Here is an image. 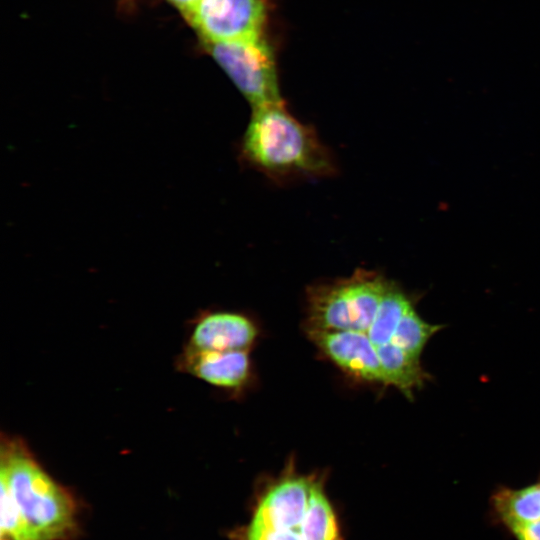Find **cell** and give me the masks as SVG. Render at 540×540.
Masks as SVG:
<instances>
[{
	"instance_id": "obj_1",
	"label": "cell",
	"mask_w": 540,
	"mask_h": 540,
	"mask_svg": "<svg viewBox=\"0 0 540 540\" xmlns=\"http://www.w3.org/2000/svg\"><path fill=\"white\" fill-rule=\"evenodd\" d=\"M241 155L252 167L277 180L327 176L335 170L314 130L294 118L282 102L253 108Z\"/></svg>"
},
{
	"instance_id": "obj_2",
	"label": "cell",
	"mask_w": 540,
	"mask_h": 540,
	"mask_svg": "<svg viewBox=\"0 0 540 540\" xmlns=\"http://www.w3.org/2000/svg\"><path fill=\"white\" fill-rule=\"evenodd\" d=\"M0 480L38 540H67L77 531L76 503L37 462L23 441L2 439Z\"/></svg>"
},
{
	"instance_id": "obj_3",
	"label": "cell",
	"mask_w": 540,
	"mask_h": 540,
	"mask_svg": "<svg viewBox=\"0 0 540 540\" xmlns=\"http://www.w3.org/2000/svg\"><path fill=\"white\" fill-rule=\"evenodd\" d=\"M204 46L253 108L282 102L274 56L262 35Z\"/></svg>"
},
{
	"instance_id": "obj_4",
	"label": "cell",
	"mask_w": 540,
	"mask_h": 540,
	"mask_svg": "<svg viewBox=\"0 0 540 540\" xmlns=\"http://www.w3.org/2000/svg\"><path fill=\"white\" fill-rule=\"evenodd\" d=\"M318 476L302 474L289 462L277 477L267 480L256 492L250 522L297 532Z\"/></svg>"
},
{
	"instance_id": "obj_5",
	"label": "cell",
	"mask_w": 540,
	"mask_h": 540,
	"mask_svg": "<svg viewBox=\"0 0 540 540\" xmlns=\"http://www.w3.org/2000/svg\"><path fill=\"white\" fill-rule=\"evenodd\" d=\"M203 42H225L262 35L265 0H198L183 13Z\"/></svg>"
},
{
	"instance_id": "obj_6",
	"label": "cell",
	"mask_w": 540,
	"mask_h": 540,
	"mask_svg": "<svg viewBox=\"0 0 540 540\" xmlns=\"http://www.w3.org/2000/svg\"><path fill=\"white\" fill-rule=\"evenodd\" d=\"M258 336L256 325L233 312H211L198 319L187 348L194 350H249Z\"/></svg>"
},
{
	"instance_id": "obj_7",
	"label": "cell",
	"mask_w": 540,
	"mask_h": 540,
	"mask_svg": "<svg viewBox=\"0 0 540 540\" xmlns=\"http://www.w3.org/2000/svg\"><path fill=\"white\" fill-rule=\"evenodd\" d=\"M183 368L193 376L220 388L237 390L251 374L249 350H194L187 348Z\"/></svg>"
},
{
	"instance_id": "obj_8",
	"label": "cell",
	"mask_w": 540,
	"mask_h": 540,
	"mask_svg": "<svg viewBox=\"0 0 540 540\" xmlns=\"http://www.w3.org/2000/svg\"><path fill=\"white\" fill-rule=\"evenodd\" d=\"M302 540H344L338 515L325 490V479L319 475L309 506L298 530Z\"/></svg>"
},
{
	"instance_id": "obj_9",
	"label": "cell",
	"mask_w": 540,
	"mask_h": 540,
	"mask_svg": "<svg viewBox=\"0 0 540 540\" xmlns=\"http://www.w3.org/2000/svg\"><path fill=\"white\" fill-rule=\"evenodd\" d=\"M497 518L508 528L540 520V481L520 489L499 488L491 498Z\"/></svg>"
},
{
	"instance_id": "obj_10",
	"label": "cell",
	"mask_w": 540,
	"mask_h": 540,
	"mask_svg": "<svg viewBox=\"0 0 540 540\" xmlns=\"http://www.w3.org/2000/svg\"><path fill=\"white\" fill-rule=\"evenodd\" d=\"M230 540H302L292 529L271 528L248 522L228 534Z\"/></svg>"
},
{
	"instance_id": "obj_11",
	"label": "cell",
	"mask_w": 540,
	"mask_h": 540,
	"mask_svg": "<svg viewBox=\"0 0 540 540\" xmlns=\"http://www.w3.org/2000/svg\"><path fill=\"white\" fill-rule=\"evenodd\" d=\"M516 540H540V520L508 527Z\"/></svg>"
},
{
	"instance_id": "obj_12",
	"label": "cell",
	"mask_w": 540,
	"mask_h": 540,
	"mask_svg": "<svg viewBox=\"0 0 540 540\" xmlns=\"http://www.w3.org/2000/svg\"><path fill=\"white\" fill-rule=\"evenodd\" d=\"M0 540H37V539L28 535H20V534H14L10 532L1 531Z\"/></svg>"
},
{
	"instance_id": "obj_13",
	"label": "cell",
	"mask_w": 540,
	"mask_h": 540,
	"mask_svg": "<svg viewBox=\"0 0 540 540\" xmlns=\"http://www.w3.org/2000/svg\"><path fill=\"white\" fill-rule=\"evenodd\" d=\"M173 3L182 13L189 10L198 0H169Z\"/></svg>"
}]
</instances>
